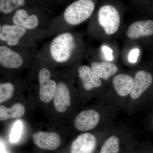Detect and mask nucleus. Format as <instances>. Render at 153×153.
<instances>
[{"label": "nucleus", "mask_w": 153, "mask_h": 153, "mask_svg": "<svg viewBox=\"0 0 153 153\" xmlns=\"http://www.w3.org/2000/svg\"><path fill=\"white\" fill-rule=\"evenodd\" d=\"M78 49L79 42L76 36L65 31L44 44L36 52L35 57L50 66L63 65L74 58Z\"/></svg>", "instance_id": "f257e3e1"}, {"label": "nucleus", "mask_w": 153, "mask_h": 153, "mask_svg": "<svg viewBox=\"0 0 153 153\" xmlns=\"http://www.w3.org/2000/svg\"><path fill=\"white\" fill-rule=\"evenodd\" d=\"M52 37L49 30H30L10 24L2 25L0 41L16 49L35 51L37 44L45 38Z\"/></svg>", "instance_id": "f03ea898"}, {"label": "nucleus", "mask_w": 153, "mask_h": 153, "mask_svg": "<svg viewBox=\"0 0 153 153\" xmlns=\"http://www.w3.org/2000/svg\"><path fill=\"white\" fill-rule=\"evenodd\" d=\"M94 8L92 0H77L72 3L66 8L62 17L53 19L49 30L52 37L60 33L65 24L75 26L82 24L90 18Z\"/></svg>", "instance_id": "7ed1b4c3"}, {"label": "nucleus", "mask_w": 153, "mask_h": 153, "mask_svg": "<svg viewBox=\"0 0 153 153\" xmlns=\"http://www.w3.org/2000/svg\"><path fill=\"white\" fill-rule=\"evenodd\" d=\"M47 12L38 8L18 9L14 12L10 24L28 30H49L54 18L48 15Z\"/></svg>", "instance_id": "20e7f679"}, {"label": "nucleus", "mask_w": 153, "mask_h": 153, "mask_svg": "<svg viewBox=\"0 0 153 153\" xmlns=\"http://www.w3.org/2000/svg\"><path fill=\"white\" fill-rule=\"evenodd\" d=\"M36 52L14 49L7 45H0V65L10 69L22 68L25 64L33 63Z\"/></svg>", "instance_id": "39448f33"}, {"label": "nucleus", "mask_w": 153, "mask_h": 153, "mask_svg": "<svg viewBox=\"0 0 153 153\" xmlns=\"http://www.w3.org/2000/svg\"><path fill=\"white\" fill-rule=\"evenodd\" d=\"M38 61L39 70L38 79L39 86V97L45 103L50 102L54 98L57 82L52 78V70L49 65L35 57Z\"/></svg>", "instance_id": "423d86ee"}, {"label": "nucleus", "mask_w": 153, "mask_h": 153, "mask_svg": "<svg viewBox=\"0 0 153 153\" xmlns=\"http://www.w3.org/2000/svg\"><path fill=\"white\" fill-rule=\"evenodd\" d=\"M99 25L108 35H113L117 32L120 25L119 13L114 7L106 5L102 7L98 14Z\"/></svg>", "instance_id": "0eeeda50"}, {"label": "nucleus", "mask_w": 153, "mask_h": 153, "mask_svg": "<svg viewBox=\"0 0 153 153\" xmlns=\"http://www.w3.org/2000/svg\"><path fill=\"white\" fill-rule=\"evenodd\" d=\"M53 100V103L56 111L59 113L66 112L71 105V97L68 84L63 80L57 81V87Z\"/></svg>", "instance_id": "6e6552de"}, {"label": "nucleus", "mask_w": 153, "mask_h": 153, "mask_svg": "<svg viewBox=\"0 0 153 153\" xmlns=\"http://www.w3.org/2000/svg\"><path fill=\"white\" fill-rule=\"evenodd\" d=\"M100 115L96 111L88 109L83 111L76 116L74 124L76 129L85 132L95 128L99 123Z\"/></svg>", "instance_id": "1a4fd4ad"}, {"label": "nucleus", "mask_w": 153, "mask_h": 153, "mask_svg": "<svg viewBox=\"0 0 153 153\" xmlns=\"http://www.w3.org/2000/svg\"><path fill=\"white\" fill-rule=\"evenodd\" d=\"M34 142L38 147L47 150H55L60 146L61 138L56 132L38 131L33 135Z\"/></svg>", "instance_id": "9d476101"}, {"label": "nucleus", "mask_w": 153, "mask_h": 153, "mask_svg": "<svg viewBox=\"0 0 153 153\" xmlns=\"http://www.w3.org/2000/svg\"><path fill=\"white\" fill-rule=\"evenodd\" d=\"M44 0H0V12L4 14L13 13L19 9L44 8Z\"/></svg>", "instance_id": "9b49d317"}, {"label": "nucleus", "mask_w": 153, "mask_h": 153, "mask_svg": "<svg viewBox=\"0 0 153 153\" xmlns=\"http://www.w3.org/2000/svg\"><path fill=\"white\" fill-rule=\"evenodd\" d=\"M94 136L89 133L79 135L73 141L71 147V153H92L96 146Z\"/></svg>", "instance_id": "f8f14e48"}, {"label": "nucleus", "mask_w": 153, "mask_h": 153, "mask_svg": "<svg viewBox=\"0 0 153 153\" xmlns=\"http://www.w3.org/2000/svg\"><path fill=\"white\" fill-rule=\"evenodd\" d=\"M134 79L133 88L130 94L132 99L135 100L140 97L150 86L152 83L153 77L149 72L141 70L136 73Z\"/></svg>", "instance_id": "ddd939ff"}, {"label": "nucleus", "mask_w": 153, "mask_h": 153, "mask_svg": "<svg viewBox=\"0 0 153 153\" xmlns=\"http://www.w3.org/2000/svg\"><path fill=\"white\" fill-rule=\"evenodd\" d=\"M153 35V22L151 20L138 21L128 28L126 36L131 39H137Z\"/></svg>", "instance_id": "4468645a"}, {"label": "nucleus", "mask_w": 153, "mask_h": 153, "mask_svg": "<svg viewBox=\"0 0 153 153\" xmlns=\"http://www.w3.org/2000/svg\"><path fill=\"white\" fill-rule=\"evenodd\" d=\"M78 73L82 86L85 90L90 91L101 86V79L89 66L81 65L78 68Z\"/></svg>", "instance_id": "2eb2a0df"}, {"label": "nucleus", "mask_w": 153, "mask_h": 153, "mask_svg": "<svg viewBox=\"0 0 153 153\" xmlns=\"http://www.w3.org/2000/svg\"><path fill=\"white\" fill-rule=\"evenodd\" d=\"M113 85L117 93L121 97H125L131 93L134 85V78L127 74L116 75L113 79Z\"/></svg>", "instance_id": "dca6fc26"}, {"label": "nucleus", "mask_w": 153, "mask_h": 153, "mask_svg": "<svg viewBox=\"0 0 153 153\" xmlns=\"http://www.w3.org/2000/svg\"><path fill=\"white\" fill-rule=\"evenodd\" d=\"M91 68L99 78L104 80L108 79L118 71V68L115 64L109 62H93Z\"/></svg>", "instance_id": "f3484780"}, {"label": "nucleus", "mask_w": 153, "mask_h": 153, "mask_svg": "<svg viewBox=\"0 0 153 153\" xmlns=\"http://www.w3.org/2000/svg\"><path fill=\"white\" fill-rule=\"evenodd\" d=\"M25 112V107L22 103L17 102L10 108L0 105V120L6 121L23 117Z\"/></svg>", "instance_id": "a211bd4d"}, {"label": "nucleus", "mask_w": 153, "mask_h": 153, "mask_svg": "<svg viewBox=\"0 0 153 153\" xmlns=\"http://www.w3.org/2000/svg\"><path fill=\"white\" fill-rule=\"evenodd\" d=\"M120 140L116 136H112L104 142L99 153H118Z\"/></svg>", "instance_id": "6ab92c4d"}, {"label": "nucleus", "mask_w": 153, "mask_h": 153, "mask_svg": "<svg viewBox=\"0 0 153 153\" xmlns=\"http://www.w3.org/2000/svg\"><path fill=\"white\" fill-rule=\"evenodd\" d=\"M15 87L10 82H0V104L7 101L13 95Z\"/></svg>", "instance_id": "aec40b11"}, {"label": "nucleus", "mask_w": 153, "mask_h": 153, "mask_svg": "<svg viewBox=\"0 0 153 153\" xmlns=\"http://www.w3.org/2000/svg\"><path fill=\"white\" fill-rule=\"evenodd\" d=\"M23 124L22 121L17 120L14 123L9 137V140L12 143L18 142L21 138L23 132Z\"/></svg>", "instance_id": "412c9836"}, {"label": "nucleus", "mask_w": 153, "mask_h": 153, "mask_svg": "<svg viewBox=\"0 0 153 153\" xmlns=\"http://www.w3.org/2000/svg\"><path fill=\"white\" fill-rule=\"evenodd\" d=\"M140 50L137 48H135L131 50L128 55V60L131 63H134L137 62L139 55Z\"/></svg>", "instance_id": "4be33fe9"}, {"label": "nucleus", "mask_w": 153, "mask_h": 153, "mask_svg": "<svg viewBox=\"0 0 153 153\" xmlns=\"http://www.w3.org/2000/svg\"><path fill=\"white\" fill-rule=\"evenodd\" d=\"M102 51L106 59L109 60H113V51L111 48L107 46H103L102 47Z\"/></svg>", "instance_id": "5701e85b"}, {"label": "nucleus", "mask_w": 153, "mask_h": 153, "mask_svg": "<svg viewBox=\"0 0 153 153\" xmlns=\"http://www.w3.org/2000/svg\"><path fill=\"white\" fill-rule=\"evenodd\" d=\"M5 149H6L5 145L1 138L0 137V152Z\"/></svg>", "instance_id": "b1692460"}, {"label": "nucleus", "mask_w": 153, "mask_h": 153, "mask_svg": "<svg viewBox=\"0 0 153 153\" xmlns=\"http://www.w3.org/2000/svg\"><path fill=\"white\" fill-rule=\"evenodd\" d=\"M0 153H12L11 152H9V151L7 150V149L4 150L2 151V152H0Z\"/></svg>", "instance_id": "393cba45"}, {"label": "nucleus", "mask_w": 153, "mask_h": 153, "mask_svg": "<svg viewBox=\"0 0 153 153\" xmlns=\"http://www.w3.org/2000/svg\"><path fill=\"white\" fill-rule=\"evenodd\" d=\"M2 25H1V23H0V33H1V31Z\"/></svg>", "instance_id": "a878e982"}, {"label": "nucleus", "mask_w": 153, "mask_h": 153, "mask_svg": "<svg viewBox=\"0 0 153 153\" xmlns=\"http://www.w3.org/2000/svg\"></svg>", "instance_id": "bb28decb"}]
</instances>
